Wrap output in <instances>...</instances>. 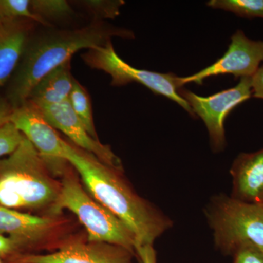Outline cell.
<instances>
[{"label":"cell","instance_id":"obj_1","mask_svg":"<svg viewBox=\"0 0 263 263\" xmlns=\"http://www.w3.org/2000/svg\"><path fill=\"white\" fill-rule=\"evenodd\" d=\"M115 37L135 39V34L129 29L96 21L73 29L38 25L6 85L5 98L13 110L22 106L28 100L33 88L48 72L71 60L76 52L104 47Z\"/></svg>","mask_w":263,"mask_h":263},{"label":"cell","instance_id":"obj_2","mask_svg":"<svg viewBox=\"0 0 263 263\" xmlns=\"http://www.w3.org/2000/svg\"><path fill=\"white\" fill-rule=\"evenodd\" d=\"M64 160L80 175L88 193L130 229L136 246L153 245L172 226L167 216L132 190L121 171L68 142Z\"/></svg>","mask_w":263,"mask_h":263},{"label":"cell","instance_id":"obj_3","mask_svg":"<svg viewBox=\"0 0 263 263\" xmlns=\"http://www.w3.org/2000/svg\"><path fill=\"white\" fill-rule=\"evenodd\" d=\"M39 152L24 137L16 150L0 159V205L14 209H39L56 203L60 184Z\"/></svg>","mask_w":263,"mask_h":263},{"label":"cell","instance_id":"obj_4","mask_svg":"<svg viewBox=\"0 0 263 263\" xmlns=\"http://www.w3.org/2000/svg\"><path fill=\"white\" fill-rule=\"evenodd\" d=\"M51 209L53 214L63 209L73 213L87 232L88 241L119 246L136 254V237L130 229L74 178L66 176L60 183V195Z\"/></svg>","mask_w":263,"mask_h":263},{"label":"cell","instance_id":"obj_5","mask_svg":"<svg viewBox=\"0 0 263 263\" xmlns=\"http://www.w3.org/2000/svg\"><path fill=\"white\" fill-rule=\"evenodd\" d=\"M206 216L215 245L224 254L248 247L263 252V204L220 195L212 199Z\"/></svg>","mask_w":263,"mask_h":263},{"label":"cell","instance_id":"obj_6","mask_svg":"<svg viewBox=\"0 0 263 263\" xmlns=\"http://www.w3.org/2000/svg\"><path fill=\"white\" fill-rule=\"evenodd\" d=\"M81 58L91 68L108 74L111 77V86H122L138 83L155 94L173 100L195 117L191 107L180 95V89L183 88L181 78L174 73H160L133 67L117 54L112 43L104 47L87 50L81 55Z\"/></svg>","mask_w":263,"mask_h":263},{"label":"cell","instance_id":"obj_7","mask_svg":"<svg viewBox=\"0 0 263 263\" xmlns=\"http://www.w3.org/2000/svg\"><path fill=\"white\" fill-rule=\"evenodd\" d=\"M180 95L205 123L213 149L219 152L226 146L224 121L230 112L252 96V79L241 78L236 86L209 97L199 96L181 88Z\"/></svg>","mask_w":263,"mask_h":263},{"label":"cell","instance_id":"obj_8","mask_svg":"<svg viewBox=\"0 0 263 263\" xmlns=\"http://www.w3.org/2000/svg\"><path fill=\"white\" fill-rule=\"evenodd\" d=\"M10 122L34 146L51 170H59L67 163L65 160L67 142L46 120L35 104L27 100L14 109Z\"/></svg>","mask_w":263,"mask_h":263},{"label":"cell","instance_id":"obj_9","mask_svg":"<svg viewBox=\"0 0 263 263\" xmlns=\"http://www.w3.org/2000/svg\"><path fill=\"white\" fill-rule=\"evenodd\" d=\"M263 62V41H252L243 31L238 30L231 37L228 49L219 60L197 73L181 78L183 85L195 83L201 85L212 76L231 74L235 77L252 78Z\"/></svg>","mask_w":263,"mask_h":263},{"label":"cell","instance_id":"obj_10","mask_svg":"<svg viewBox=\"0 0 263 263\" xmlns=\"http://www.w3.org/2000/svg\"><path fill=\"white\" fill-rule=\"evenodd\" d=\"M36 105L50 125L68 137L76 146L94 155L109 167L122 171L120 159L114 153L110 146L103 144L91 136L72 110L68 100L54 105Z\"/></svg>","mask_w":263,"mask_h":263},{"label":"cell","instance_id":"obj_11","mask_svg":"<svg viewBox=\"0 0 263 263\" xmlns=\"http://www.w3.org/2000/svg\"><path fill=\"white\" fill-rule=\"evenodd\" d=\"M134 253L110 243L72 242L46 254H16L10 263H133Z\"/></svg>","mask_w":263,"mask_h":263},{"label":"cell","instance_id":"obj_12","mask_svg":"<svg viewBox=\"0 0 263 263\" xmlns=\"http://www.w3.org/2000/svg\"><path fill=\"white\" fill-rule=\"evenodd\" d=\"M38 25L27 19L0 21V89L14 73L27 41Z\"/></svg>","mask_w":263,"mask_h":263},{"label":"cell","instance_id":"obj_13","mask_svg":"<svg viewBox=\"0 0 263 263\" xmlns=\"http://www.w3.org/2000/svg\"><path fill=\"white\" fill-rule=\"evenodd\" d=\"M230 174L233 177L231 197L250 203L263 204V148L236 157Z\"/></svg>","mask_w":263,"mask_h":263},{"label":"cell","instance_id":"obj_14","mask_svg":"<svg viewBox=\"0 0 263 263\" xmlns=\"http://www.w3.org/2000/svg\"><path fill=\"white\" fill-rule=\"evenodd\" d=\"M52 219L32 215L0 205V235L12 237L24 245L35 243L54 228Z\"/></svg>","mask_w":263,"mask_h":263},{"label":"cell","instance_id":"obj_15","mask_svg":"<svg viewBox=\"0 0 263 263\" xmlns=\"http://www.w3.org/2000/svg\"><path fill=\"white\" fill-rule=\"evenodd\" d=\"M74 79L69 60L45 76L33 88L28 100L36 105H54L67 101Z\"/></svg>","mask_w":263,"mask_h":263},{"label":"cell","instance_id":"obj_16","mask_svg":"<svg viewBox=\"0 0 263 263\" xmlns=\"http://www.w3.org/2000/svg\"><path fill=\"white\" fill-rule=\"evenodd\" d=\"M31 10L49 27L53 23H65L73 20L76 10L66 0H30Z\"/></svg>","mask_w":263,"mask_h":263},{"label":"cell","instance_id":"obj_17","mask_svg":"<svg viewBox=\"0 0 263 263\" xmlns=\"http://www.w3.org/2000/svg\"><path fill=\"white\" fill-rule=\"evenodd\" d=\"M68 101L72 110L81 119L91 136L95 139L98 140L89 93L76 79L73 81V86Z\"/></svg>","mask_w":263,"mask_h":263},{"label":"cell","instance_id":"obj_18","mask_svg":"<svg viewBox=\"0 0 263 263\" xmlns=\"http://www.w3.org/2000/svg\"><path fill=\"white\" fill-rule=\"evenodd\" d=\"M207 5L245 18H263V0H211Z\"/></svg>","mask_w":263,"mask_h":263},{"label":"cell","instance_id":"obj_19","mask_svg":"<svg viewBox=\"0 0 263 263\" xmlns=\"http://www.w3.org/2000/svg\"><path fill=\"white\" fill-rule=\"evenodd\" d=\"M75 3L88 13L91 21L96 22L117 18L125 3L122 0H82Z\"/></svg>","mask_w":263,"mask_h":263},{"label":"cell","instance_id":"obj_20","mask_svg":"<svg viewBox=\"0 0 263 263\" xmlns=\"http://www.w3.org/2000/svg\"><path fill=\"white\" fill-rule=\"evenodd\" d=\"M27 19L44 27H49L32 13L30 0H0V21Z\"/></svg>","mask_w":263,"mask_h":263},{"label":"cell","instance_id":"obj_21","mask_svg":"<svg viewBox=\"0 0 263 263\" xmlns=\"http://www.w3.org/2000/svg\"><path fill=\"white\" fill-rule=\"evenodd\" d=\"M24 139V135L11 122L0 127V159L13 154Z\"/></svg>","mask_w":263,"mask_h":263},{"label":"cell","instance_id":"obj_22","mask_svg":"<svg viewBox=\"0 0 263 263\" xmlns=\"http://www.w3.org/2000/svg\"><path fill=\"white\" fill-rule=\"evenodd\" d=\"M233 263H263V252L256 247H245L233 254Z\"/></svg>","mask_w":263,"mask_h":263},{"label":"cell","instance_id":"obj_23","mask_svg":"<svg viewBox=\"0 0 263 263\" xmlns=\"http://www.w3.org/2000/svg\"><path fill=\"white\" fill-rule=\"evenodd\" d=\"M25 246L19 240L6 236V235H0V258L8 256L16 255L17 252L22 247Z\"/></svg>","mask_w":263,"mask_h":263},{"label":"cell","instance_id":"obj_24","mask_svg":"<svg viewBox=\"0 0 263 263\" xmlns=\"http://www.w3.org/2000/svg\"><path fill=\"white\" fill-rule=\"evenodd\" d=\"M135 252L142 263H157V254L153 245H138Z\"/></svg>","mask_w":263,"mask_h":263},{"label":"cell","instance_id":"obj_25","mask_svg":"<svg viewBox=\"0 0 263 263\" xmlns=\"http://www.w3.org/2000/svg\"><path fill=\"white\" fill-rule=\"evenodd\" d=\"M252 79V96L263 100V65L251 78Z\"/></svg>","mask_w":263,"mask_h":263},{"label":"cell","instance_id":"obj_26","mask_svg":"<svg viewBox=\"0 0 263 263\" xmlns=\"http://www.w3.org/2000/svg\"><path fill=\"white\" fill-rule=\"evenodd\" d=\"M13 108L5 97L0 96V127L10 122Z\"/></svg>","mask_w":263,"mask_h":263},{"label":"cell","instance_id":"obj_27","mask_svg":"<svg viewBox=\"0 0 263 263\" xmlns=\"http://www.w3.org/2000/svg\"><path fill=\"white\" fill-rule=\"evenodd\" d=\"M0 263H3V260H2V258H0Z\"/></svg>","mask_w":263,"mask_h":263}]
</instances>
